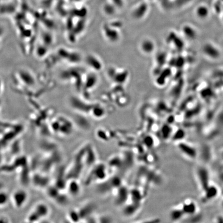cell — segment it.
<instances>
[{
	"instance_id": "cell-1",
	"label": "cell",
	"mask_w": 223,
	"mask_h": 223,
	"mask_svg": "<svg viewBox=\"0 0 223 223\" xmlns=\"http://www.w3.org/2000/svg\"><path fill=\"white\" fill-rule=\"evenodd\" d=\"M50 209L47 204L39 202L35 205L27 217L29 222H37L49 215Z\"/></svg>"
},
{
	"instance_id": "cell-2",
	"label": "cell",
	"mask_w": 223,
	"mask_h": 223,
	"mask_svg": "<svg viewBox=\"0 0 223 223\" xmlns=\"http://www.w3.org/2000/svg\"><path fill=\"white\" fill-rule=\"evenodd\" d=\"M195 172L198 185L202 192L211 183L209 172L206 167L202 165H199L196 167Z\"/></svg>"
},
{
	"instance_id": "cell-3",
	"label": "cell",
	"mask_w": 223,
	"mask_h": 223,
	"mask_svg": "<svg viewBox=\"0 0 223 223\" xmlns=\"http://www.w3.org/2000/svg\"><path fill=\"white\" fill-rule=\"evenodd\" d=\"M177 148L180 152L190 159H195L197 156V152L193 145L181 140L177 142Z\"/></svg>"
},
{
	"instance_id": "cell-4",
	"label": "cell",
	"mask_w": 223,
	"mask_h": 223,
	"mask_svg": "<svg viewBox=\"0 0 223 223\" xmlns=\"http://www.w3.org/2000/svg\"><path fill=\"white\" fill-rule=\"evenodd\" d=\"M202 192L201 201L203 203L207 204L215 199L220 194V190L217 185L211 183Z\"/></svg>"
},
{
	"instance_id": "cell-5",
	"label": "cell",
	"mask_w": 223,
	"mask_h": 223,
	"mask_svg": "<svg viewBox=\"0 0 223 223\" xmlns=\"http://www.w3.org/2000/svg\"><path fill=\"white\" fill-rule=\"evenodd\" d=\"M180 204L182 210L184 214L185 217H191L197 214L198 207L197 203L193 199L187 198Z\"/></svg>"
},
{
	"instance_id": "cell-6",
	"label": "cell",
	"mask_w": 223,
	"mask_h": 223,
	"mask_svg": "<svg viewBox=\"0 0 223 223\" xmlns=\"http://www.w3.org/2000/svg\"><path fill=\"white\" fill-rule=\"evenodd\" d=\"M66 190L72 197H77L81 192V185L76 179H71L66 183Z\"/></svg>"
},
{
	"instance_id": "cell-7",
	"label": "cell",
	"mask_w": 223,
	"mask_h": 223,
	"mask_svg": "<svg viewBox=\"0 0 223 223\" xmlns=\"http://www.w3.org/2000/svg\"><path fill=\"white\" fill-rule=\"evenodd\" d=\"M93 180H97L98 181H102L105 180L108 175V172L107 169V166L103 164H98L95 166L92 171L91 172Z\"/></svg>"
},
{
	"instance_id": "cell-8",
	"label": "cell",
	"mask_w": 223,
	"mask_h": 223,
	"mask_svg": "<svg viewBox=\"0 0 223 223\" xmlns=\"http://www.w3.org/2000/svg\"><path fill=\"white\" fill-rule=\"evenodd\" d=\"M28 198L27 192L24 190H18L13 194V200L16 207L21 208L26 204Z\"/></svg>"
},
{
	"instance_id": "cell-9",
	"label": "cell",
	"mask_w": 223,
	"mask_h": 223,
	"mask_svg": "<svg viewBox=\"0 0 223 223\" xmlns=\"http://www.w3.org/2000/svg\"><path fill=\"white\" fill-rule=\"evenodd\" d=\"M170 218L172 221H177L181 220L185 217L184 214L182 210L180 204L174 206L171 210L169 213Z\"/></svg>"
},
{
	"instance_id": "cell-10",
	"label": "cell",
	"mask_w": 223,
	"mask_h": 223,
	"mask_svg": "<svg viewBox=\"0 0 223 223\" xmlns=\"http://www.w3.org/2000/svg\"><path fill=\"white\" fill-rule=\"evenodd\" d=\"M9 201V196L6 192L0 191V207L6 206Z\"/></svg>"
},
{
	"instance_id": "cell-11",
	"label": "cell",
	"mask_w": 223,
	"mask_h": 223,
	"mask_svg": "<svg viewBox=\"0 0 223 223\" xmlns=\"http://www.w3.org/2000/svg\"><path fill=\"white\" fill-rule=\"evenodd\" d=\"M68 218L69 220H72V221L76 222L78 221L79 220L81 219L80 214L78 210H71L69 212Z\"/></svg>"
},
{
	"instance_id": "cell-12",
	"label": "cell",
	"mask_w": 223,
	"mask_h": 223,
	"mask_svg": "<svg viewBox=\"0 0 223 223\" xmlns=\"http://www.w3.org/2000/svg\"><path fill=\"white\" fill-rule=\"evenodd\" d=\"M214 222L216 223H223V217L218 216L214 219Z\"/></svg>"
}]
</instances>
